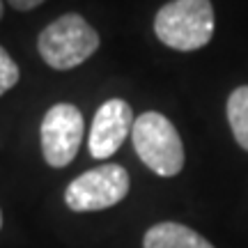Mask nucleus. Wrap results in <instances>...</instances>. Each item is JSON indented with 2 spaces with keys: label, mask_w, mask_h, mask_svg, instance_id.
Returning a JSON list of instances; mask_svg holds the SVG:
<instances>
[{
  "label": "nucleus",
  "mask_w": 248,
  "mask_h": 248,
  "mask_svg": "<svg viewBox=\"0 0 248 248\" xmlns=\"http://www.w3.org/2000/svg\"><path fill=\"white\" fill-rule=\"evenodd\" d=\"M154 32L175 51H198L212 42L214 7L209 0H172L156 12Z\"/></svg>",
  "instance_id": "f257e3e1"
},
{
  "label": "nucleus",
  "mask_w": 248,
  "mask_h": 248,
  "mask_svg": "<svg viewBox=\"0 0 248 248\" xmlns=\"http://www.w3.org/2000/svg\"><path fill=\"white\" fill-rule=\"evenodd\" d=\"M131 140L142 163L161 177H175L184 168V145L166 115L154 110L138 115L131 129Z\"/></svg>",
  "instance_id": "f03ea898"
},
{
  "label": "nucleus",
  "mask_w": 248,
  "mask_h": 248,
  "mask_svg": "<svg viewBox=\"0 0 248 248\" xmlns=\"http://www.w3.org/2000/svg\"><path fill=\"white\" fill-rule=\"evenodd\" d=\"M37 48L48 67L67 71L83 64L97 51L99 35L80 14H64L42 30Z\"/></svg>",
  "instance_id": "7ed1b4c3"
},
{
  "label": "nucleus",
  "mask_w": 248,
  "mask_h": 248,
  "mask_svg": "<svg viewBox=\"0 0 248 248\" xmlns=\"http://www.w3.org/2000/svg\"><path fill=\"white\" fill-rule=\"evenodd\" d=\"M129 186V172L117 163H106L74 179L64 191V202L71 212H101L124 200Z\"/></svg>",
  "instance_id": "20e7f679"
},
{
  "label": "nucleus",
  "mask_w": 248,
  "mask_h": 248,
  "mask_svg": "<svg viewBox=\"0 0 248 248\" xmlns=\"http://www.w3.org/2000/svg\"><path fill=\"white\" fill-rule=\"evenodd\" d=\"M42 154L48 166L64 168L83 142V115L74 104H55L42 120Z\"/></svg>",
  "instance_id": "39448f33"
},
{
  "label": "nucleus",
  "mask_w": 248,
  "mask_h": 248,
  "mask_svg": "<svg viewBox=\"0 0 248 248\" xmlns=\"http://www.w3.org/2000/svg\"><path fill=\"white\" fill-rule=\"evenodd\" d=\"M133 110L124 99H108L94 113L90 129V154L94 159L113 156L133 129Z\"/></svg>",
  "instance_id": "423d86ee"
},
{
  "label": "nucleus",
  "mask_w": 248,
  "mask_h": 248,
  "mask_svg": "<svg viewBox=\"0 0 248 248\" xmlns=\"http://www.w3.org/2000/svg\"><path fill=\"white\" fill-rule=\"evenodd\" d=\"M145 248H214L202 234L182 223H156L145 232Z\"/></svg>",
  "instance_id": "0eeeda50"
},
{
  "label": "nucleus",
  "mask_w": 248,
  "mask_h": 248,
  "mask_svg": "<svg viewBox=\"0 0 248 248\" xmlns=\"http://www.w3.org/2000/svg\"><path fill=\"white\" fill-rule=\"evenodd\" d=\"M228 122L241 147L248 152V85H241L228 99Z\"/></svg>",
  "instance_id": "6e6552de"
},
{
  "label": "nucleus",
  "mask_w": 248,
  "mask_h": 248,
  "mask_svg": "<svg viewBox=\"0 0 248 248\" xmlns=\"http://www.w3.org/2000/svg\"><path fill=\"white\" fill-rule=\"evenodd\" d=\"M18 76H21V71H18L16 62L12 60V55L0 46V97L16 85Z\"/></svg>",
  "instance_id": "1a4fd4ad"
},
{
  "label": "nucleus",
  "mask_w": 248,
  "mask_h": 248,
  "mask_svg": "<svg viewBox=\"0 0 248 248\" xmlns=\"http://www.w3.org/2000/svg\"><path fill=\"white\" fill-rule=\"evenodd\" d=\"M7 2L18 12H28V9H35L37 5H42L44 0H7Z\"/></svg>",
  "instance_id": "9d476101"
},
{
  "label": "nucleus",
  "mask_w": 248,
  "mask_h": 248,
  "mask_svg": "<svg viewBox=\"0 0 248 248\" xmlns=\"http://www.w3.org/2000/svg\"><path fill=\"white\" fill-rule=\"evenodd\" d=\"M0 18H2V0H0Z\"/></svg>",
  "instance_id": "9b49d317"
},
{
  "label": "nucleus",
  "mask_w": 248,
  "mask_h": 248,
  "mask_svg": "<svg viewBox=\"0 0 248 248\" xmlns=\"http://www.w3.org/2000/svg\"><path fill=\"white\" fill-rule=\"evenodd\" d=\"M0 228H2V212H0Z\"/></svg>",
  "instance_id": "f8f14e48"
}]
</instances>
